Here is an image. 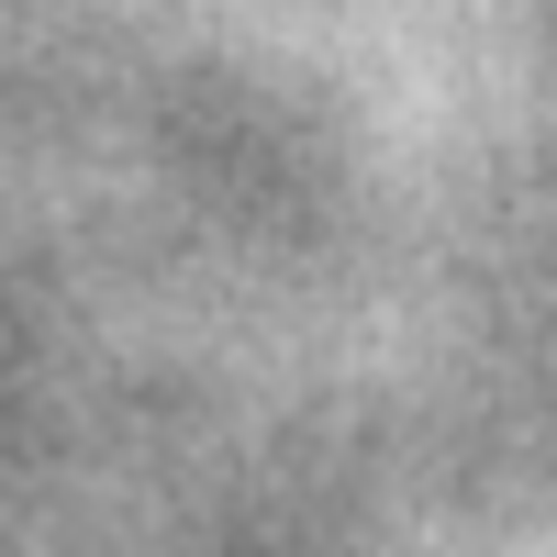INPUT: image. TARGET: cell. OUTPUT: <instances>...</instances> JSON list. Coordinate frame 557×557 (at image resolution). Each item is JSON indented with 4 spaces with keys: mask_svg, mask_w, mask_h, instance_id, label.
Segmentation results:
<instances>
[]
</instances>
